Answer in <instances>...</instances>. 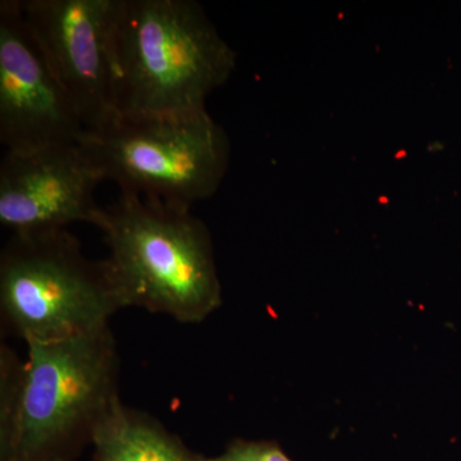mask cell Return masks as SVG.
<instances>
[{"mask_svg":"<svg viewBox=\"0 0 461 461\" xmlns=\"http://www.w3.org/2000/svg\"><path fill=\"white\" fill-rule=\"evenodd\" d=\"M123 308L105 260L67 230L12 233L2 249V329L26 345L95 332Z\"/></svg>","mask_w":461,"mask_h":461,"instance_id":"obj_3","label":"cell"},{"mask_svg":"<svg viewBox=\"0 0 461 461\" xmlns=\"http://www.w3.org/2000/svg\"><path fill=\"white\" fill-rule=\"evenodd\" d=\"M113 76L118 114L205 112L232 53L194 0H117Z\"/></svg>","mask_w":461,"mask_h":461,"instance_id":"obj_2","label":"cell"},{"mask_svg":"<svg viewBox=\"0 0 461 461\" xmlns=\"http://www.w3.org/2000/svg\"><path fill=\"white\" fill-rule=\"evenodd\" d=\"M23 373L21 359L9 346H0V461H12L23 415Z\"/></svg>","mask_w":461,"mask_h":461,"instance_id":"obj_10","label":"cell"},{"mask_svg":"<svg viewBox=\"0 0 461 461\" xmlns=\"http://www.w3.org/2000/svg\"><path fill=\"white\" fill-rule=\"evenodd\" d=\"M83 120L58 83L21 9L0 2V141L29 153L83 140Z\"/></svg>","mask_w":461,"mask_h":461,"instance_id":"obj_7","label":"cell"},{"mask_svg":"<svg viewBox=\"0 0 461 461\" xmlns=\"http://www.w3.org/2000/svg\"><path fill=\"white\" fill-rule=\"evenodd\" d=\"M50 461H77V460H50Z\"/></svg>","mask_w":461,"mask_h":461,"instance_id":"obj_12","label":"cell"},{"mask_svg":"<svg viewBox=\"0 0 461 461\" xmlns=\"http://www.w3.org/2000/svg\"><path fill=\"white\" fill-rule=\"evenodd\" d=\"M93 226L124 308L198 324L222 305L211 233L191 209L121 193L99 206Z\"/></svg>","mask_w":461,"mask_h":461,"instance_id":"obj_1","label":"cell"},{"mask_svg":"<svg viewBox=\"0 0 461 461\" xmlns=\"http://www.w3.org/2000/svg\"><path fill=\"white\" fill-rule=\"evenodd\" d=\"M117 0H21L23 18L86 131L118 115L113 76Z\"/></svg>","mask_w":461,"mask_h":461,"instance_id":"obj_6","label":"cell"},{"mask_svg":"<svg viewBox=\"0 0 461 461\" xmlns=\"http://www.w3.org/2000/svg\"><path fill=\"white\" fill-rule=\"evenodd\" d=\"M103 181L167 204L189 208L213 195L227 160L222 130L208 112L118 114L78 142Z\"/></svg>","mask_w":461,"mask_h":461,"instance_id":"obj_5","label":"cell"},{"mask_svg":"<svg viewBox=\"0 0 461 461\" xmlns=\"http://www.w3.org/2000/svg\"><path fill=\"white\" fill-rule=\"evenodd\" d=\"M205 461H294L273 439L235 438L217 456Z\"/></svg>","mask_w":461,"mask_h":461,"instance_id":"obj_11","label":"cell"},{"mask_svg":"<svg viewBox=\"0 0 461 461\" xmlns=\"http://www.w3.org/2000/svg\"><path fill=\"white\" fill-rule=\"evenodd\" d=\"M26 348L23 415L12 461L77 460L121 400L113 332L108 326Z\"/></svg>","mask_w":461,"mask_h":461,"instance_id":"obj_4","label":"cell"},{"mask_svg":"<svg viewBox=\"0 0 461 461\" xmlns=\"http://www.w3.org/2000/svg\"><path fill=\"white\" fill-rule=\"evenodd\" d=\"M102 182L80 144L7 151L0 163V223L14 233L93 224L99 209L94 191Z\"/></svg>","mask_w":461,"mask_h":461,"instance_id":"obj_8","label":"cell"},{"mask_svg":"<svg viewBox=\"0 0 461 461\" xmlns=\"http://www.w3.org/2000/svg\"><path fill=\"white\" fill-rule=\"evenodd\" d=\"M93 461H205L162 421L120 400L94 435Z\"/></svg>","mask_w":461,"mask_h":461,"instance_id":"obj_9","label":"cell"}]
</instances>
